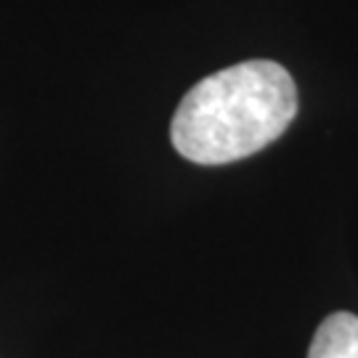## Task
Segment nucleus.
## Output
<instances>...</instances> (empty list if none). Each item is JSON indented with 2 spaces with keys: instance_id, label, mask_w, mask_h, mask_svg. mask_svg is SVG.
<instances>
[{
  "instance_id": "f257e3e1",
  "label": "nucleus",
  "mask_w": 358,
  "mask_h": 358,
  "mask_svg": "<svg viewBox=\"0 0 358 358\" xmlns=\"http://www.w3.org/2000/svg\"><path fill=\"white\" fill-rule=\"evenodd\" d=\"M297 115L292 75L252 59L196 83L178 103L170 138L196 165H229L273 143Z\"/></svg>"
},
{
  "instance_id": "f03ea898",
  "label": "nucleus",
  "mask_w": 358,
  "mask_h": 358,
  "mask_svg": "<svg viewBox=\"0 0 358 358\" xmlns=\"http://www.w3.org/2000/svg\"><path fill=\"white\" fill-rule=\"evenodd\" d=\"M308 358H358V316L337 310L321 321Z\"/></svg>"
}]
</instances>
